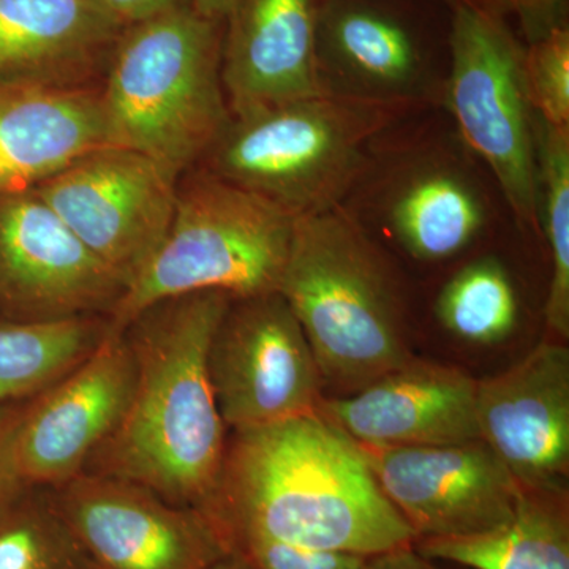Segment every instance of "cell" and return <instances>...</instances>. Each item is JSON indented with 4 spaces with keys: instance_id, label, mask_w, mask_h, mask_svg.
I'll list each match as a JSON object with an SVG mask.
<instances>
[{
    "instance_id": "6da1fadb",
    "label": "cell",
    "mask_w": 569,
    "mask_h": 569,
    "mask_svg": "<svg viewBox=\"0 0 569 569\" xmlns=\"http://www.w3.org/2000/svg\"><path fill=\"white\" fill-rule=\"evenodd\" d=\"M231 433L203 508L230 552L246 538L362 557L417 541L359 445L320 411Z\"/></svg>"
},
{
    "instance_id": "7a4b0ae2",
    "label": "cell",
    "mask_w": 569,
    "mask_h": 569,
    "mask_svg": "<svg viewBox=\"0 0 569 569\" xmlns=\"http://www.w3.org/2000/svg\"><path fill=\"white\" fill-rule=\"evenodd\" d=\"M231 299L222 291L176 296L123 326L119 332L134 366L132 395L84 471L129 479L181 507L208 505L228 445L208 351Z\"/></svg>"
},
{
    "instance_id": "3957f363",
    "label": "cell",
    "mask_w": 569,
    "mask_h": 569,
    "mask_svg": "<svg viewBox=\"0 0 569 569\" xmlns=\"http://www.w3.org/2000/svg\"><path fill=\"white\" fill-rule=\"evenodd\" d=\"M277 293L298 318L335 397L415 358L387 257L340 206L296 219Z\"/></svg>"
},
{
    "instance_id": "277c9868",
    "label": "cell",
    "mask_w": 569,
    "mask_h": 569,
    "mask_svg": "<svg viewBox=\"0 0 569 569\" xmlns=\"http://www.w3.org/2000/svg\"><path fill=\"white\" fill-rule=\"evenodd\" d=\"M223 32L190 3L123 29L100 82L114 146L179 179L201 163L231 119Z\"/></svg>"
},
{
    "instance_id": "5b68a950",
    "label": "cell",
    "mask_w": 569,
    "mask_h": 569,
    "mask_svg": "<svg viewBox=\"0 0 569 569\" xmlns=\"http://www.w3.org/2000/svg\"><path fill=\"white\" fill-rule=\"evenodd\" d=\"M399 100L328 91L231 116L201 170L295 219L328 211L361 174L366 149L395 121Z\"/></svg>"
},
{
    "instance_id": "8992f818",
    "label": "cell",
    "mask_w": 569,
    "mask_h": 569,
    "mask_svg": "<svg viewBox=\"0 0 569 569\" xmlns=\"http://www.w3.org/2000/svg\"><path fill=\"white\" fill-rule=\"evenodd\" d=\"M182 176L167 234L108 316L112 332L162 299L200 291L249 298L279 288L295 217L201 168Z\"/></svg>"
},
{
    "instance_id": "52a82bcc",
    "label": "cell",
    "mask_w": 569,
    "mask_h": 569,
    "mask_svg": "<svg viewBox=\"0 0 569 569\" xmlns=\"http://www.w3.org/2000/svg\"><path fill=\"white\" fill-rule=\"evenodd\" d=\"M449 110L463 140L489 164L520 223L541 216L537 116L527 93L523 54L496 11L456 0L452 13Z\"/></svg>"
},
{
    "instance_id": "ba28073f",
    "label": "cell",
    "mask_w": 569,
    "mask_h": 569,
    "mask_svg": "<svg viewBox=\"0 0 569 569\" xmlns=\"http://www.w3.org/2000/svg\"><path fill=\"white\" fill-rule=\"evenodd\" d=\"M208 372L231 432L318 413L325 399L309 340L277 291L231 299L209 346Z\"/></svg>"
},
{
    "instance_id": "9c48e42d",
    "label": "cell",
    "mask_w": 569,
    "mask_h": 569,
    "mask_svg": "<svg viewBox=\"0 0 569 569\" xmlns=\"http://www.w3.org/2000/svg\"><path fill=\"white\" fill-rule=\"evenodd\" d=\"M178 183L151 157L107 146L32 190L127 290L167 234Z\"/></svg>"
},
{
    "instance_id": "30bf717a",
    "label": "cell",
    "mask_w": 569,
    "mask_h": 569,
    "mask_svg": "<svg viewBox=\"0 0 569 569\" xmlns=\"http://www.w3.org/2000/svg\"><path fill=\"white\" fill-rule=\"evenodd\" d=\"M52 497L92 569H204L230 552L203 509L129 479L82 471Z\"/></svg>"
},
{
    "instance_id": "8fae6325",
    "label": "cell",
    "mask_w": 569,
    "mask_h": 569,
    "mask_svg": "<svg viewBox=\"0 0 569 569\" xmlns=\"http://www.w3.org/2000/svg\"><path fill=\"white\" fill-rule=\"evenodd\" d=\"M132 353L111 332L61 381L28 400L7 445L10 477L22 493L54 490L78 477L129 406Z\"/></svg>"
},
{
    "instance_id": "7c38bea8",
    "label": "cell",
    "mask_w": 569,
    "mask_h": 569,
    "mask_svg": "<svg viewBox=\"0 0 569 569\" xmlns=\"http://www.w3.org/2000/svg\"><path fill=\"white\" fill-rule=\"evenodd\" d=\"M126 284L36 193L0 194V310L7 320L107 317Z\"/></svg>"
},
{
    "instance_id": "4fadbf2b",
    "label": "cell",
    "mask_w": 569,
    "mask_h": 569,
    "mask_svg": "<svg viewBox=\"0 0 569 569\" xmlns=\"http://www.w3.org/2000/svg\"><path fill=\"white\" fill-rule=\"evenodd\" d=\"M359 448L417 541L482 533L507 522L518 505L522 486L482 440Z\"/></svg>"
},
{
    "instance_id": "5bb4252c",
    "label": "cell",
    "mask_w": 569,
    "mask_h": 569,
    "mask_svg": "<svg viewBox=\"0 0 569 569\" xmlns=\"http://www.w3.org/2000/svg\"><path fill=\"white\" fill-rule=\"evenodd\" d=\"M479 440L520 486L565 489L569 468V350L538 343L496 377L477 381Z\"/></svg>"
},
{
    "instance_id": "9a60e30c",
    "label": "cell",
    "mask_w": 569,
    "mask_h": 569,
    "mask_svg": "<svg viewBox=\"0 0 569 569\" xmlns=\"http://www.w3.org/2000/svg\"><path fill=\"white\" fill-rule=\"evenodd\" d=\"M320 0H238L224 21L222 82L231 116L331 91L320 69Z\"/></svg>"
},
{
    "instance_id": "2e32d148",
    "label": "cell",
    "mask_w": 569,
    "mask_h": 569,
    "mask_svg": "<svg viewBox=\"0 0 569 569\" xmlns=\"http://www.w3.org/2000/svg\"><path fill=\"white\" fill-rule=\"evenodd\" d=\"M477 381L455 367L411 358L353 395L323 399L320 413L369 447L468 443L479 440Z\"/></svg>"
},
{
    "instance_id": "e0dca14e",
    "label": "cell",
    "mask_w": 569,
    "mask_h": 569,
    "mask_svg": "<svg viewBox=\"0 0 569 569\" xmlns=\"http://www.w3.org/2000/svg\"><path fill=\"white\" fill-rule=\"evenodd\" d=\"M123 29L100 0H0V84L99 86Z\"/></svg>"
},
{
    "instance_id": "ac0fdd59",
    "label": "cell",
    "mask_w": 569,
    "mask_h": 569,
    "mask_svg": "<svg viewBox=\"0 0 569 569\" xmlns=\"http://www.w3.org/2000/svg\"><path fill=\"white\" fill-rule=\"evenodd\" d=\"M114 146L99 86L0 84V194L36 189Z\"/></svg>"
},
{
    "instance_id": "d6986e66",
    "label": "cell",
    "mask_w": 569,
    "mask_h": 569,
    "mask_svg": "<svg viewBox=\"0 0 569 569\" xmlns=\"http://www.w3.org/2000/svg\"><path fill=\"white\" fill-rule=\"evenodd\" d=\"M413 546L426 560L460 569H569L567 490L522 486L515 512L501 526Z\"/></svg>"
},
{
    "instance_id": "ffe728a7",
    "label": "cell",
    "mask_w": 569,
    "mask_h": 569,
    "mask_svg": "<svg viewBox=\"0 0 569 569\" xmlns=\"http://www.w3.org/2000/svg\"><path fill=\"white\" fill-rule=\"evenodd\" d=\"M485 206L473 187L448 170L422 171L392 194L388 220L411 257L441 261L456 257L485 227Z\"/></svg>"
},
{
    "instance_id": "44dd1931",
    "label": "cell",
    "mask_w": 569,
    "mask_h": 569,
    "mask_svg": "<svg viewBox=\"0 0 569 569\" xmlns=\"http://www.w3.org/2000/svg\"><path fill=\"white\" fill-rule=\"evenodd\" d=\"M108 332L107 317L0 321V407L32 400L93 353Z\"/></svg>"
},
{
    "instance_id": "7402d4cb",
    "label": "cell",
    "mask_w": 569,
    "mask_h": 569,
    "mask_svg": "<svg viewBox=\"0 0 569 569\" xmlns=\"http://www.w3.org/2000/svg\"><path fill=\"white\" fill-rule=\"evenodd\" d=\"M336 61L355 80L376 89L381 99H399V91L417 80L419 56L410 33L365 7H340L320 14V31Z\"/></svg>"
},
{
    "instance_id": "603a6c76",
    "label": "cell",
    "mask_w": 569,
    "mask_h": 569,
    "mask_svg": "<svg viewBox=\"0 0 569 569\" xmlns=\"http://www.w3.org/2000/svg\"><path fill=\"white\" fill-rule=\"evenodd\" d=\"M436 316L448 332L473 346L507 339L518 325L519 302L505 266L481 258L460 269L438 295Z\"/></svg>"
},
{
    "instance_id": "cb8c5ba5",
    "label": "cell",
    "mask_w": 569,
    "mask_h": 569,
    "mask_svg": "<svg viewBox=\"0 0 569 569\" xmlns=\"http://www.w3.org/2000/svg\"><path fill=\"white\" fill-rule=\"evenodd\" d=\"M537 148L541 216L548 234L552 277L546 323L553 339L569 337V129L537 118Z\"/></svg>"
},
{
    "instance_id": "d4e9b609",
    "label": "cell",
    "mask_w": 569,
    "mask_h": 569,
    "mask_svg": "<svg viewBox=\"0 0 569 569\" xmlns=\"http://www.w3.org/2000/svg\"><path fill=\"white\" fill-rule=\"evenodd\" d=\"M0 569H92L52 490H33L0 515Z\"/></svg>"
},
{
    "instance_id": "484cf974",
    "label": "cell",
    "mask_w": 569,
    "mask_h": 569,
    "mask_svg": "<svg viewBox=\"0 0 569 569\" xmlns=\"http://www.w3.org/2000/svg\"><path fill=\"white\" fill-rule=\"evenodd\" d=\"M527 93L539 121L569 129V31L553 29L523 54Z\"/></svg>"
},
{
    "instance_id": "4316f807",
    "label": "cell",
    "mask_w": 569,
    "mask_h": 569,
    "mask_svg": "<svg viewBox=\"0 0 569 569\" xmlns=\"http://www.w3.org/2000/svg\"><path fill=\"white\" fill-rule=\"evenodd\" d=\"M253 569H362L369 557L337 550L301 548L261 538H246L231 546Z\"/></svg>"
},
{
    "instance_id": "83f0119b",
    "label": "cell",
    "mask_w": 569,
    "mask_h": 569,
    "mask_svg": "<svg viewBox=\"0 0 569 569\" xmlns=\"http://www.w3.org/2000/svg\"><path fill=\"white\" fill-rule=\"evenodd\" d=\"M518 18L527 41L535 43L553 29L565 26L568 0H498Z\"/></svg>"
},
{
    "instance_id": "f1b7e54d",
    "label": "cell",
    "mask_w": 569,
    "mask_h": 569,
    "mask_svg": "<svg viewBox=\"0 0 569 569\" xmlns=\"http://www.w3.org/2000/svg\"><path fill=\"white\" fill-rule=\"evenodd\" d=\"M26 403V402H24ZM24 403H17V406L0 407V515L6 509H9L14 501L24 497L14 486L13 479L10 477L9 467H7V445H9L11 432H13L14 425L21 417Z\"/></svg>"
},
{
    "instance_id": "f546056e",
    "label": "cell",
    "mask_w": 569,
    "mask_h": 569,
    "mask_svg": "<svg viewBox=\"0 0 569 569\" xmlns=\"http://www.w3.org/2000/svg\"><path fill=\"white\" fill-rule=\"evenodd\" d=\"M100 2L126 28L134 22L162 14L164 11L189 6V3L192 6V0H100Z\"/></svg>"
},
{
    "instance_id": "4dcf8cb0",
    "label": "cell",
    "mask_w": 569,
    "mask_h": 569,
    "mask_svg": "<svg viewBox=\"0 0 569 569\" xmlns=\"http://www.w3.org/2000/svg\"><path fill=\"white\" fill-rule=\"evenodd\" d=\"M432 561L419 556L413 545L377 553L367 559L362 569H430Z\"/></svg>"
},
{
    "instance_id": "1f68e13d",
    "label": "cell",
    "mask_w": 569,
    "mask_h": 569,
    "mask_svg": "<svg viewBox=\"0 0 569 569\" xmlns=\"http://www.w3.org/2000/svg\"><path fill=\"white\" fill-rule=\"evenodd\" d=\"M236 2L238 0H192V7L209 20L224 22L234 9Z\"/></svg>"
},
{
    "instance_id": "d6a6232c",
    "label": "cell",
    "mask_w": 569,
    "mask_h": 569,
    "mask_svg": "<svg viewBox=\"0 0 569 569\" xmlns=\"http://www.w3.org/2000/svg\"><path fill=\"white\" fill-rule=\"evenodd\" d=\"M204 569H253V567L239 553L228 552L222 559L213 561Z\"/></svg>"
},
{
    "instance_id": "836d02e7",
    "label": "cell",
    "mask_w": 569,
    "mask_h": 569,
    "mask_svg": "<svg viewBox=\"0 0 569 569\" xmlns=\"http://www.w3.org/2000/svg\"><path fill=\"white\" fill-rule=\"evenodd\" d=\"M430 569H443V568H438L437 565H436V561H432V567H430Z\"/></svg>"
}]
</instances>
